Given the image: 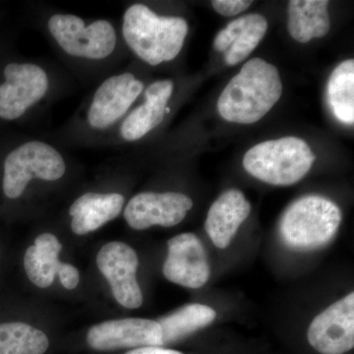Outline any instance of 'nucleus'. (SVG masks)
<instances>
[{"label":"nucleus","instance_id":"nucleus-1","mask_svg":"<svg viewBox=\"0 0 354 354\" xmlns=\"http://www.w3.org/2000/svg\"><path fill=\"white\" fill-rule=\"evenodd\" d=\"M281 94L283 83L278 68L262 58H253L221 92L218 113L230 122L252 124L271 111Z\"/></svg>","mask_w":354,"mask_h":354},{"label":"nucleus","instance_id":"nucleus-2","mask_svg":"<svg viewBox=\"0 0 354 354\" xmlns=\"http://www.w3.org/2000/svg\"><path fill=\"white\" fill-rule=\"evenodd\" d=\"M188 32L185 19L160 16L144 4H133L123 15L122 37L144 62L157 66L177 57Z\"/></svg>","mask_w":354,"mask_h":354},{"label":"nucleus","instance_id":"nucleus-3","mask_svg":"<svg viewBox=\"0 0 354 354\" xmlns=\"http://www.w3.org/2000/svg\"><path fill=\"white\" fill-rule=\"evenodd\" d=\"M341 223L342 212L334 202L308 195L286 209L279 221V235L292 250H316L334 239Z\"/></svg>","mask_w":354,"mask_h":354},{"label":"nucleus","instance_id":"nucleus-4","mask_svg":"<svg viewBox=\"0 0 354 354\" xmlns=\"http://www.w3.org/2000/svg\"><path fill=\"white\" fill-rule=\"evenodd\" d=\"M315 158L304 140L283 137L252 147L244 156L243 167L263 183L288 186L308 174Z\"/></svg>","mask_w":354,"mask_h":354},{"label":"nucleus","instance_id":"nucleus-5","mask_svg":"<svg viewBox=\"0 0 354 354\" xmlns=\"http://www.w3.org/2000/svg\"><path fill=\"white\" fill-rule=\"evenodd\" d=\"M65 171L66 162L55 147L39 140H30L6 153L2 190L8 199H18L32 181H57Z\"/></svg>","mask_w":354,"mask_h":354},{"label":"nucleus","instance_id":"nucleus-6","mask_svg":"<svg viewBox=\"0 0 354 354\" xmlns=\"http://www.w3.org/2000/svg\"><path fill=\"white\" fill-rule=\"evenodd\" d=\"M51 38L65 55L78 59L99 62L111 57L118 44V32L111 21L87 23L70 13H57L48 20Z\"/></svg>","mask_w":354,"mask_h":354},{"label":"nucleus","instance_id":"nucleus-7","mask_svg":"<svg viewBox=\"0 0 354 354\" xmlns=\"http://www.w3.org/2000/svg\"><path fill=\"white\" fill-rule=\"evenodd\" d=\"M50 78L41 65L9 62L0 72V121L20 120L48 95Z\"/></svg>","mask_w":354,"mask_h":354},{"label":"nucleus","instance_id":"nucleus-8","mask_svg":"<svg viewBox=\"0 0 354 354\" xmlns=\"http://www.w3.org/2000/svg\"><path fill=\"white\" fill-rule=\"evenodd\" d=\"M145 90V85L130 72L108 77L92 95L86 111V122L91 129L106 131L122 121Z\"/></svg>","mask_w":354,"mask_h":354},{"label":"nucleus","instance_id":"nucleus-9","mask_svg":"<svg viewBox=\"0 0 354 354\" xmlns=\"http://www.w3.org/2000/svg\"><path fill=\"white\" fill-rule=\"evenodd\" d=\"M97 264L116 301L125 308H139L143 295L136 278L139 260L134 249L123 242H109L97 254Z\"/></svg>","mask_w":354,"mask_h":354},{"label":"nucleus","instance_id":"nucleus-10","mask_svg":"<svg viewBox=\"0 0 354 354\" xmlns=\"http://www.w3.org/2000/svg\"><path fill=\"white\" fill-rule=\"evenodd\" d=\"M308 342L318 353L344 354L354 348V293L330 305L310 325Z\"/></svg>","mask_w":354,"mask_h":354},{"label":"nucleus","instance_id":"nucleus-11","mask_svg":"<svg viewBox=\"0 0 354 354\" xmlns=\"http://www.w3.org/2000/svg\"><path fill=\"white\" fill-rule=\"evenodd\" d=\"M193 207L191 198L177 192H144L135 195L124 209L128 225L137 230L153 225L171 227L185 218Z\"/></svg>","mask_w":354,"mask_h":354},{"label":"nucleus","instance_id":"nucleus-12","mask_svg":"<svg viewBox=\"0 0 354 354\" xmlns=\"http://www.w3.org/2000/svg\"><path fill=\"white\" fill-rule=\"evenodd\" d=\"M87 342L95 351L162 346V329L158 321L127 318L106 321L91 328Z\"/></svg>","mask_w":354,"mask_h":354},{"label":"nucleus","instance_id":"nucleus-13","mask_svg":"<svg viewBox=\"0 0 354 354\" xmlns=\"http://www.w3.org/2000/svg\"><path fill=\"white\" fill-rule=\"evenodd\" d=\"M162 272L171 283L184 288H200L209 281V265L201 241L193 234L172 237Z\"/></svg>","mask_w":354,"mask_h":354},{"label":"nucleus","instance_id":"nucleus-14","mask_svg":"<svg viewBox=\"0 0 354 354\" xmlns=\"http://www.w3.org/2000/svg\"><path fill=\"white\" fill-rule=\"evenodd\" d=\"M174 90V82L169 79L150 84L144 90L143 104L130 111L121 121V139L127 142L138 141L156 129L164 121L165 114L171 111L167 106Z\"/></svg>","mask_w":354,"mask_h":354},{"label":"nucleus","instance_id":"nucleus-15","mask_svg":"<svg viewBox=\"0 0 354 354\" xmlns=\"http://www.w3.org/2000/svg\"><path fill=\"white\" fill-rule=\"evenodd\" d=\"M250 212V203L241 190L223 192L212 205L205 223L207 234L215 246L227 248Z\"/></svg>","mask_w":354,"mask_h":354},{"label":"nucleus","instance_id":"nucleus-16","mask_svg":"<svg viewBox=\"0 0 354 354\" xmlns=\"http://www.w3.org/2000/svg\"><path fill=\"white\" fill-rule=\"evenodd\" d=\"M268 22L260 14H248L230 22L216 35L214 46L218 51H227V65H236L248 57L264 39Z\"/></svg>","mask_w":354,"mask_h":354},{"label":"nucleus","instance_id":"nucleus-17","mask_svg":"<svg viewBox=\"0 0 354 354\" xmlns=\"http://www.w3.org/2000/svg\"><path fill=\"white\" fill-rule=\"evenodd\" d=\"M125 199L120 193L88 192L77 198L69 209L74 234L84 235L99 230L118 218Z\"/></svg>","mask_w":354,"mask_h":354},{"label":"nucleus","instance_id":"nucleus-18","mask_svg":"<svg viewBox=\"0 0 354 354\" xmlns=\"http://www.w3.org/2000/svg\"><path fill=\"white\" fill-rule=\"evenodd\" d=\"M326 0H291L288 2V30L295 41L306 44L325 37L330 31Z\"/></svg>","mask_w":354,"mask_h":354},{"label":"nucleus","instance_id":"nucleus-19","mask_svg":"<svg viewBox=\"0 0 354 354\" xmlns=\"http://www.w3.org/2000/svg\"><path fill=\"white\" fill-rule=\"evenodd\" d=\"M62 249L55 235L43 234L37 237L35 245L27 249L24 257L26 274L32 283L41 288L53 285L62 264L58 260Z\"/></svg>","mask_w":354,"mask_h":354},{"label":"nucleus","instance_id":"nucleus-20","mask_svg":"<svg viewBox=\"0 0 354 354\" xmlns=\"http://www.w3.org/2000/svg\"><path fill=\"white\" fill-rule=\"evenodd\" d=\"M215 310L207 305L189 304L160 319L162 346L180 341L198 330L207 327L215 320Z\"/></svg>","mask_w":354,"mask_h":354},{"label":"nucleus","instance_id":"nucleus-21","mask_svg":"<svg viewBox=\"0 0 354 354\" xmlns=\"http://www.w3.org/2000/svg\"><path fill=\"white\" fill-rule=\"evenodd\" d=\"M327 102L335 118L346 125L354 122V60L342 62L330 74Z\"/></svg>","mask_w":354,"mask_h":354},{"label":"nucleus","instance_id":"nucleus-22","mask_svg":"<svg viewBox=\"0 0 354 354\" xmlns=\"http://www.w3.org/2000/svg\"><path fill=\"white\" fill-rule=\"evenodd\" d=\"M48 346L46 334L28 324H0V354H44Z\"/></svg>","mask_w":354,"mask_h":354},{"label":"nucleus","instance_id":"nucleus-23","mask_svg":"<svg viewBox=\"0 0 354 354\" xmlns=\"http://www.w3.org/2000/svg\"><path fill=\"white\" fill-rule=\"evenodd\" d=\"M252 4V1L247 0H214L212 1V6L214 9L225 16V17H232L247 10Z\"/></svg>","mask_w":354,"mask_h":354},{"label":"nucleus","instance_id":"nucleus-24","mask_svg":"<svg viewBox=\"0 0 354 354\" xmlns=\"http://www.w3.org/2000/svg\"><path fill=\"white\" fill-rule=\"evenodd\" d=\"M57 274L59 276L62 286L67 290L75 288L78 286L79 281H80L78 270L74 266L65 264V263L60 264Z\"/></svg>","mask_w":354,"mask_h":354},{"label":"nucleus","instance_id":"nucleus-25","mask_svg":"<svg viewBox=\"0 0 354 354\" xmlns=\"http://www.w3.org/2000/svg\"><path fill=\"white\" fill-rule=\"evenodd\" d=\"M125 354H183L172 349L162 348L160 346H146V348H135Z\"/></svg>","mask_w":354,"mask_h":354}]
</instances>
